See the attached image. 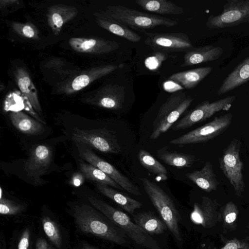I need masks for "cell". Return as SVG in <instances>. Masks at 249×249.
Instances as JSON below:
<instances>
[{"label":"cell","instance_id":"obj_16","mask_svg":"<svg viewBox=\"0 0 249 249\" xmlns=\"http://www.w3.org/2000/svg\"><path fill=\"white\" fill-rule=\"evenodd\" d=\"M52 156V150L48 145H38L34 148L25 165L27 176L35 180L38 179L49 167Z\"/></svg>","mask_w":249,"mask_h":249},{"label":"cell","instance_id":"obj_6","mask_svg":"<svg viewBox=\"0 0 249 249\" xmlns=\"http://www.w3.org/2000/svg\"><path fill=\"white\" fill-rule=\"evenodd\" d=\"M241 145L239 140L232 139L219 159L220 168L238 196L242 195L245 187L242 172L243 163L240 157Z\"/></svg>","mask_w":249,"mask_h":249},{"label":"cell","instance_id":"obj_21","mask_svg":"<svg viewBox=\"0 0 249 249\" xmlns=\"http://www.w3.org/2000/svg\"><path fill=\"white\" fill-rule=\"evenodd\" d=\"M249 81V56L240 63L225 78L219 88L218 95L224 94Z\"/></svg>","mask_w":249,"mask_h":249},{"label":"cell","instance_id":"obj_37","mask_svg":"<svg viewBox=\"0 0 249 249\" xmlns=\"http://www.w3.org/2000/svg\"><path fill=\"white\" fill-rule=\"evenodd\" d=\"M162 58H164L161 55L150 56L145 59V65L149 70H156L161 64Z\"/></svg>","mask_w":249,"mask_h":249},{"label":"cell","instance_id":"obj_17","mask_svg":"<svg viewBox=\"0 0 249 249\" xmlns=\"http://www.w3.org/2000/svg\"><path fill=\"white\" fill-rule=\"evenodd\" d=\"M78 12L76 7L63 4L50 6L47 15V21L53 34L56 36H58L63 26L73 19Z\"/></svg>","mask_w":249,"mask_h":249},{"label":"cell","instance_id":"obj_34","mask_svg":"<svg viewBox=\"0 0 249 249\" xmlns=\"http://www.w3.org/2000/svg\"><path fill=\"white\" fill-rule=\"evenodd\" d=\"M11 26L14 32L22 37L35 40L39 38L38 29L31 22H12L11 23Z\"/></svg>","mask_w":249,"mask_h":249},{"label":"cell","instance_id":"obj_10","mask_svg":"<svg viewBox=\"0 0 249 249\" xmlns=\"http://www.w3.org/2000/svg\"><path fill=\"white\" fill-rule=\"evenodd\" d=\"M235 99V96H228L217 101H203L190 110L172 126V130L178 131L189 128L202 122L221 110H228Z\"/></svg>","mask_w":249,"mask_h":249},{"label":"cell","instance_id":"obj_25","mask_svg":"<svg viewBox=\"0 0 249 249\" xmlns=\"http://www.w3.org/2000/svg\"><path fill=\"white\" fill-rule=\"evenodd\" d=\"M98 190L104 195L112 200L123 209L131 214H133L136 209L142 207V203L112 187L100 184L96 185Z\"/></svg>","mask_w":249,"mask_h":249},{"label":"cell","instance_id":"obj_3","mask_svg":"<svg viewBox=\"0 0 249 249\" xmlns=\"http://www.w3.org/2000/svg\"><path fill=\"white\" fill-rule=\"evenodd\" d=\"M144 190L163 221L178 243L183 240L179 227V214L170 197L157 184L144 178L142 179Z\"/></svg>","mask_w":249,"mask_h":249},{"label":"cell","instance_id":"obj_12","mask_svg":"<svg viewBox=\"0 0 249 249\" xmlns=\"http://www.w3.org/2000/svg\"><path fill=\"white\" fill-rule=\"evenodd\" d=\"M81 158L106 174L124 190L131 194L141 195L139 188L126 176L120 172L113 165L104 160L88 148L79 151Z\"/></svg>","mask_w":249,"mask_h":249},{"label":"cell","instance_id":"obj_11","mask_svg":"<svg viewBox=\"0 0 249 249\" xmlns=\"http://www.w3.org/2000/svg\"><path fill=\"white\" fill-rule=\"evenodd\" d=\"M145 44L153 50L186 52L194 47L189 36L183 33H145Z\"/></svg>","mask_w":249,"mask_h":249},{"label":"cell","instance_id":"obj_26","mask_svg":"<svg viewBox=\"0 0 249 249\" xmlns=\"http://www.w3.org/2000/svg\"><path fill=\"white\" fill-rule=\"evenodd\" d=\"M9 116L13 125L23 133L36 135L44 129L43 125L40 122L22 111H13L10 113Z\"/></svg>","mask_w":249,"mask_h":249},{"label":"cell","instance_id":"obj_20","mask_svg":"<svg viewBox=\"0 0 249 249\" xmlns=\"http://www.w3.org/2000/svg\"><path fill=\"white\" fill-rule=\"evenodd\" d=\"M97 24L101 28L132 42H139L141 37L127 26L102 12L94 14Z\"/></svg>","mask_w":249,"mask_h":249},{"label":"cell","instance_id":"obj_27","mask_svg":"<svg viewBox=\"0 0 249 249\" xmlns=\"http://www.w3.org/2000/svg\"><path fill=\"white\" fill-rule=\"evenodd\" d=\"M136 3L143 10L160 14L179 15L183 8L166 0H137Z\"/></svg>","mask_w":249,"mask_h":249},{"label":"cell","instance_id":"obj_22","mask_svg":"<svg viewBox=\"0 0 249 249\" xmlns=\"http://www.w3.org/2000/svg\"><path fill=\"white\" fill-rule=\"evenodd\" d=\"M16 82L21 93L27 98L34 109L42 115L36 89L27 71L22 67H18L15 71Z\"/></svg>","mask_w":249,"mask_h":249},{"label":"cell","instance_id":"obj_5","mask_svg":"<svg viewBox=\"0 0 249 249\" xmlns=\"http://www.w3.org/2000/svg\"><path fill=\"white\" fill-rule=\"evenodd\" d=\"M194 98L185 92L173 93L160 107L152 124L151 139H157L166 132L188 108Z\"/></svg>","mask_w":249,"mask_h":249},{"label":"cell","instance_id":"obj_41","mask_svg":"<svg viewBox=\"0 0 249 249\" xmlns=\"http://www.w3.org/2000/svg\"><path fill=\"white\" fill-rule=\"evenodd\" d=\"M77 176L74 177L73 178V184L75 186H78L81 183V178H79L80 176H78V178H77Z\"/></svg>","mask_w":249,"mask_h":249},{"label":"cell","instance_id":"obj_18","mask_svg":"<svg viewBox=\"0 0 249 249\" xmlns=\"http://www.w3.org/2000/svg\"><path fill=\"white\" fill-rule=\"evenodd\" d=\"M117 67L114 65H105L92 68L76 76L68 84L66 92L71 93L80 90L96 80L114 71Z\"/></svg>","mask_w":249,"mask_h":249},{"label":"cell","instance_id":"obj_28","mask_svg":"<svg viewBox=\"0 0 249 249\" xmlns=\"http://www.w3.org/2000/svg\"><path fill=\"white\" fill-rule=\"evenodd\" d=\"M135 223L148 233L160 234L167 229L165 223L151 212L137 213L133 215Z\"/></svg>","mask_w":249,"mask_h":249},{"label":"cell","instance_id":"obj_40","mask_svg":"<svg viewBox=\"0 0 249 249\" xmlns=\"http://www.w3.org/2000/svg\"><path fill=\"white\" fill-rule=\"evenodd\" d=\"M36 249H53L47 242V241L42 238L37 239L36 244Z\"/></svg>","mask_w":249,"mask_h":249},{"label":"cell","instance_id":"obj_38","mask_svg":"<svg viewBox=\"0 0 249 249\" xmlns=\"http://www.w3.org/2000/svg\"><path fill=\"white\" fill-rule=\"evenodd\" d=\"M30 231L28 229H26L20 238L18 246V249H30Z\"/></svg>","mask_w":249,"mask_h":249},{"label":"cell","instance_id":"obj_24","mask_svg":"<svg viewBox=\"0 0 249 249\" xmlns=\"http://www.w3.org/2000/svg\"><path fill=\"white\" fill-rule=\"evenodd\" d=\"M213 70L210 66L200 67L172 74L168 80L173 81L184 89H191L197 86Z\"/></svg>","mask_w":249,"mask_h":249},{"label":"cell","instance_id":"obj_43","mask_svg":"<svg viewBox=\"0 0 249 249\" xmlns=\"http://www.w3.org/2000/svg\"></svg>","mask_w":249,"mask_h":249},{"label":"cell","instance_id":"obj_35","mask_svg":"<svg viewBox=\"0 0 249 249\" xmlns=\"http://www.w3.org/2000/svg\"><path fill=\"white\" fill-rule=\"evenodd\" d=\"M24 206L12 200L0 197V213L3 215H15L21 213Z\"/></svg>","mask_w":249,"mask_h":249},{"label":"cell","instance_id":"obj_13","mask_svg":"<svg viewBox=\"0 0 249 249\" xmlns=\"http://www.w3.org/2000/svg\"><path fill=\"white\" fill-rule=\"evenodd\" d=\"M124 87L107 84L85 99L86 102L98 107L112 110L122 108L124 102Z\"/></svg>","mask_w":249,"mask_h":249},{"label":"cell","instance_id":"obj_30","mask_svg":"<svg viewBox=\"0 0 249 249\" xmlns=\"http://www.w3.org/2000/svg\"><path fill=\"white\" fill-rule=\"evenodd\" d=\"M157 156L166 164L180 168L190 167L196 160L194 155L167 150L158 151Z\"/></svg>","mask_w":249,"mask_h":249},{"label":"cell","instance_id":"obj_14","mask_svg":"<svg viewBox=\"0 0 249 249\" xmlns=\"http://www.w3.org/2000/svg\"><path fill=\"white\" fill-rule=\"evenodd\" d=\"M216 200L203 196L200 203H195L191 219L195 223L200 224L204 228H210L221 221V210Z\"/></svg>","mask_w":249,"mask_h":249},{"label":"cell","instance_id":"obj_33","mask_svg":"<svg viewBox=\"0 0 249 249\" xmlns=\"http://www.w3.org/2000/svg\"><path fill=\"white\" fill-rule=\"evenodd\" d=\"M44 231L52 243L57 248L62 246V238L59 229L55 222L48 216L41 218Z\"/></svg>","mask_w":249,"mask_h":249},{"label":"cell","instance_id":"obj_23","mask_svg":"<svg viewBox=\"0 0 249 249\" xmlns=\"http://www.w3.org/2000/svg\"><path fill=\"white\" fill-rule=\"evenodd\" d=\"M185 176L207 192L216 190L219 185V182L216 178L210 162H206L200 170L188 173Z\"/></svg>","mask_w":249,"mask_h":249},{"label":"cell","instance_id":"obj_7","mask_svg":"<svg viewBox=\"0 0 249 249\" xmlns=\"http://www.w3.org/2000/svg\"><path fill=\"white\" fill-rule=\"evenodd\" d=\"M245 23H249V0H227L220 14L208 17L206 26L210 29H218Z\"/></svg>","mask_w":249,"mask_h":249},{"label":"cell","instance_id":"obj_2","mask_svg":"<svg viewBox=\"0 0 249 249\" xmlns=\"http://www.w3.org/2000/svg\"><path fill=\"white\" fill-rule=\"evenodd\" d=\"M88 199L95 208L121 229L136 244L148 249H162L155 240L139 225L133 222L123 212L94 197L89 196Z\"/></svg>","mask_w":249,"mask_h":249},{"label":"cell","instance_id":"obj_1","mask_svg":"<svg viewBox=\"0 0 249 249\" xmlns=\"http://www.w3.org/2000/svg\"><path fill=\"white\" fill-rule=\"evenodd\" d=\"M72 215L76 225L83 232L94 235L119 245L128 246L124 232L90 206L84 204L75 206Z\"/></svg>","mask_w":249,"mask_h":249},{"label":"cell","instance_id":"obj_42","mask_svg":"<svg viewBox=\"0 0 249 249\" xmlns=\"http://www.w3.org/2000/svg\"><path fill=\"white\" fill-rule=\"evenodd\" d=\"M81 249H98L90 245L85 243L82 246Z\"/></svg>","mask_w":249,"mask_h":249},{"label":"cell","instance_id":"obj_29","mask_svg":"<svg viewBox=\"0 0 249 249\" xmlns=\"http://www.w3.org/2000/svg\"><path fill=\"white\" fill-rule=\"evenodd\" d=\"M80 170L88 179L94 181L97 184L108 186L116 189L123 188L104 172L90 163H86L79 160Z\"/></svg>","mask_w":249,"mask_h":249},{"label":"cell","instance_id":"obj_8","mask_svg":"<svg viewBox=\"0 0 249 249\" xmlns=\"http://www.w3.org/2000/svg\"><path fill=\"white\" fill-rule=\"evenodd\" d=\"M229 112L217 116L211 122L169 142L172 144L185 145L206 142L222 134L231 123Z\"/></svg>","mask_w":249,"mask_h":249},{"label":"cell","instance_id":"obj_4","mask_svg":"<svg viewBox=\"0 0 249 249\" xmlns=\"http://www.w3.org/2000/svg\"><path fill=\"white\" fill-rule=\"evenodd\" d=\"M123 24L135 29H147L163 25L171 27L177 21L156 15L142 12L122 5H109L102 12Z\"/></svg>","mask_w":249,"mask_h":249},{"label":"cell","instance_id":"obj_15","mask_svg":"<svg viewBox=\"0 0 249 249\" xmlns=\"http://www.w3.org/2000/svg\"><path fill=\"white\" fill-rule=\"evenodd\" d=\"M69 43L77 52L96 54L107 53L119 48V44L116 41L100 37H72L69 39Z\"/></svg>","mask_w":249,"mask_h":249},{"label":"cell","instance_id":"obj_36","mask_svg":"<svg viewBox=\"0 0 249 249\" xmlns=\"http://www.w3.org/2000/svg\"><path fill=\"white\" fill-rule=\"evenodd\" d=\"M219 249H249V241L247 239L234 238L227 240L224 246Z\"/></svg>","mask_w":249,"mask_h":249},{"label":"cell","instance_id":"obj_9","mask_svg":"<svg viewBox=\"0 0 249 249\" xmlns=\"http://www.w3.org/2000/svg\"><path fill=\"white\" fill-rule=\"evenodd\" d=\"M72 139L104 153L118 154L121 151L115 134L104 128L87 130L76 127L72 132Z\"/></svg>","mask_w":249,"mask_h":249},{"label":"cell","instance_id":"obj_19","mask_svg":"<svg viewBox=\"0 0 249 249\" xmlns=\"http://www.w3.org/2000/svg\"><path fill=\"white\" fill-rule=\"evenodd\" d=\"M223 52L221 47L213 45L194 47L185 52L184 62L181 67L193 66L216 60L222 55Z\"/></svg>","mask_w":249,"mask_h":249},{"label":"cell","instance_id":"obj_32","mask_svg":"<svg viewBox=\"0 0 249 249\" xmlns=\"http://www.w3.org/2000/svg\"><path fill=\"white\" fill-rule=\"evenodd\" d=\"M239 210L234 202H227L221 210V221L225 229L234 230L236 227V222Z\"/></svg>","mask_w":249,"mask_h":249},{"label":"cell","instance_id":"obj_31","mask_svg":"<svg viewBox=\"0 0 249 249\" xmlns=\"http://www.w3.org/2000/svg\"><path fill=\"white\" fill-rule=\"evenodd\" d=\"M138 159L142 165L148 171L163 179L167 178L168 172L166 168L147 151L140 150Z\"/></svg>","mask_w":249,"mask_h":249},{"label":"cell","instance_id":"obj_39","mask_svg":"<svg viewBox=\"0 0 249 249\" xmlns=\"http://www.w3.org/2000/svg\"><path fill=\"white\" fill-rule=\"evenodd\" d=\"M163 88L165 91L172 93L176 92L178 90L184 89V88L178 84L170 80L163 83Z\"/></svg>","mask_w":249,"mask_h":249}]
</instances>
